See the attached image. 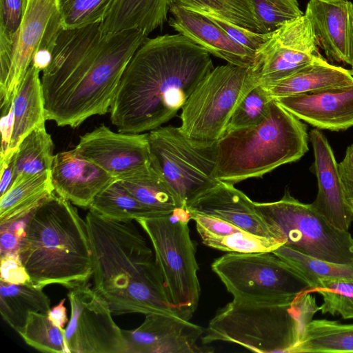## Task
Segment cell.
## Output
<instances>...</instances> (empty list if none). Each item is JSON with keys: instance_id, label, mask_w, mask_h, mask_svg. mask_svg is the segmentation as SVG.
Wrapping results in <instances>:
<instances>
[{"instance_id": "9", "label": "cell", "mask_w": 353, "mask_h": 353, "mask_svg": "<svg viewBox=\"0 0 353 353\" xmlns=\"http://www.w3.org/2000/svg\"><path fill=\"white\" fill-rule=\"evenodd\" d=\"M255 72L230 63L214 68L181 108V131L198 141H217L236 108L256 85Z\"/></svg>"}, {"instance_id": "31", "label": "cell", "mask_w": 353, "mask_h": 353, "mask_svg": "<svg viewBox=\"0 0 353 353\" xmlns=\"http://www.w3.org/2000/svg\"><path fill=\"white\" fill-rule=\"evenodd\" d=\"M140 202L150 209L170 214L181 206L161 173L151 166L141 174L120 181Z\"/></svg>"}, {"instance_id": "4", "label": "cell", "mask_w": 353, "mask_h": 353, "mask_svg": "<svg viewBox=\"0 0 353 353\" xmlns=\"http://www.w3.org/2000/svg\"><path fill=\"white\" fill-rule=\"evenodd\" d=\"M19 255L32 283L69 290L89 282L92 261L85 220L55 192L28 217Z\"/></svg>"}, {"instance_id": "49", "label": "cell", "mask_w": 353, "mask_h": 353, "mask_svg": "<svg viewBox=\"0 0 353 353\" xmlns=\"http://www.w3.org/2000/svg\"><path fill=\"white\" fill-rule=\"evenodd\" d=\"M352 211H353V208L352 207Z\"/></svg>"}, {"instance_id": "44", "label": "cell", "mask_w": 353, "mask_h": 353, "mask_svg": "<svg viewBox=\"0 0 353 353\" xmlns=\"http://www.w3.org/2000/svg\"><path fill=\"white\" fill-rule=\"evenodd\" d=\"M339 169L349 203L353 201V145L347 148L343 159L339 163Z\"/></svg>"}, {"instance_id": "39", "label": "cell", "mask_w": 353, "mask_h": 353, "mask_svg": "<svg viewBox=\"0 0 353 353\" xmlns=\"http://www.w3.org/2000/svg\"><path fill=\"white\" fill-rule=\"evenodd\" d=\"M257 20L270 32L304 13L296 0H251Z\"/></svg>"}, {"instance_id": "41", "label": "cell", "mask_w": 353, "mask_h": 353, "mask_svg": "<svg viewBox=\"0 0 353 353\" xmlns=\"http://www.w3.org/2000/svg\"><path fill=\"white\" fill-rule=\"evenodd\" d=\"M28 0H0V30L17 37Z\"/></svg>"}, {"instance_id": "1", "label": "cell", "mask_w": 353, "mask_h": 353, "mask_svg": "<svg viewBox=\"0 0 353 353\" xmlns=\"http://www.w3.org/2000/svg\"><path fill=\"white\" fill-rule=\"evenodd\" d=\"M147 38L137 29L106 34L101 23L62 29L41 77L46 120L74 128L110 112L127 65Z\"/></svg>"}, {"instance_id": "32", "label": "cell", "mask_w": 353, "mask_h": 353, "mask_svg": "<svg viewBox=\"0 0 353 353\" xmlns=\"http://www.w3.org/2000/svg\"><path fill=\"white\" fill-rule=\"evenodd\" d=\"M290 265L307 283L310 290L323 279L353 280V265L314 258L283 245L272 251Z\"/></svg>"}, {"instance_id": "11", "label": "cell", "mask_w": 353, "mask_h": 353, "mask_svg": "<svg viewBox=\"0 0 353 353\" xmlns=\"http://www.w3.org/2000/svg\"><path fill=\"white\" fill-rule=\"evenodd\" d=\"M211 268L238 300L288 302L310 290L305 280L272 252H228L216 259Z\"/></svg>"}, {"instance_id": "17", "label": "cell", "mask_w": 353, "mask_h": 353, "mask_svg": "<svg viewBox=\"0 0 353 353\" xmlns=\"http://www.w3.org/2000/svg\"><path fill=\"white\" fill-rule=\"evenodd\" d=\"M317 178L318 193L312 208L335 228L349 231L353 211L348 203L332 149L323 134L317 129L309 134Z\"/></svg>"}, {"instance_id": "15", "label": "cell", "mask_w": 353, "mask_h": 353, "mask_svg": "<svg viewBox=\"0 0 353 353\" xmlns=\"http://www.w3.org/2000/svg\"><path fill=\"white\" fill-rule=\"evenodd\" d=\"M74 149L119 181L135 176L151 166L148 133L116 132L101 125L81 135Z\"/></svg>"}, {"instance_id": "20", "label": "cell", "mask_w": 353, "mask_h": 353, "mask_svg": "<svg viewBox=\"0 0 353 353\" xmlns=\"http://www.w3.org/2000/svg\"><path fill=\"white\" fill-rule=\"evenodd\" d=\"M50 173L54 192L84 208H90L95 197L117 181L74 148L54 154Z\"/></svg>"}, {"instance_id": "45", "label": "cell", "mask_w": 353, "mask_h": 353, "mask_svg": "<svg viewBox=\"0 0 353 353\" xmlns=\"http://www.w3.org/2000/svg\"><path fill=\"white\" fill-rule=\"evenodd\" d=\"M0 167V196H1L10 188L14 179V155L11 159L1 162Z\"/></svg>"}, {"instance_id": "29", "label": "cell", "mask_w": 353, "mask_h": 353, "mask_svg": "<svg viewBox=\"0 0 353 353\" xmlns=\"http://www.w3.org/2000/svg\"><path fill=\"white\" fill-rule=\"evenodd\" d=\"M301 352H353V323L312 319L295 350Z\"/></svg>"}, {"instance_id": "10", "label": "cell", "mask_w": 353, "mask_h": 353, "mask_svg": "<svg viewBox=\"0 0 353 353\" xmlns=\"http://www.w3.org/2000/svg\"><path fill=\"white\" fill-rule=\"evenodd\" d=\"M258 212L276 229L285 245L304 254L330 262L353 265V237L335 228L310 205L288 191L277 201L254 202Z\"/></svg>"}, {"instance_id": "38", "label": "cell", "mask_w": 353, "mask_h": 353, "mask_svg": "<svg viewBox=\"0 0 353 353\" xmlns=\"http://www.w3.org/2000/svg\"><path fill=\"white\" fill-rule=\"evenodd\" d=\"M273 99L263 85H256L239 104L225 131L250 128L260 124L267 117Z\"/></svg>"}, {"instance_id": "25", "label": "cell", "mask_w": 353, "mask_h": 353, "mask_svg": "<svg viewBox=\"0 0 353 353\" xmlns=\"http://www.w3.org/2000/svg\"><path fill=\"white\" fill-rule=\"evenodd\" d=\"M172 0H120L101 22L102 30L114 33L137 29L148 36L168 21Z\"/></svg>"}, {"instance_id": "5", "label": "cell", "mask_w": 353, "mask_h": 353, "mask_svg": "<svg viewBox=\"0 0 353 353\" xmlns=\"http://www.w3.org/2000/svg\"><path fill=\"white\" fill-rule=\"evenodd\" d=\"M305 125L275 99L259 125L225 131L217 141L216 178L234 184L296 161L308 150Z\"/></svg>"}, {"instance_id": "48", "label": "cell", "mask_w": 353, "mask_h": 353, "mask_svg": "<svg viewBox=\"0 0 353 353\" xmlns=\"http://www.w3.org/2000/svg\"><path fill=\"white\" fill-rule=\"evenodd\" d=\"M349 203L353 208V201H349Z\"/></svg>"}, {"instance_id": "14", "label": "cell", "mask_w": 353, "mask_h": 353, "mask_svg": "<svg viewBox=\"0 0 353 353\" xmlns=\"http://www.w3.org/2000/svg\"><path fill=\"white\" fill-rule=\"evenodd\" d=\"M61 26L57 0H28L14 47L8 74L0 83L1 108L8 105L41 50L53 51Z\"/></svg>"}, {"instance_id": "3", "label": "cell", "mask_w": 353, "mask_h": 353, "mask_svg": "<svg viewBox=\"0 0 353 353\" xmlns=\"http://www.w3.org/2000/svg\"><path fill=\"white\" fill-rule=\"evenodd\" d=\"M92 261L93 289L114 315L162 314L190 319L171 305L154 254L132 221L85 216Z\"/></svg>"}, {"instance_id": "7", "label": "cell", "mask_w": 353, "mask_h": 353, "mask_svg": "<svg viewBox=\"0 0 353 353\" xmlns=\"http://www.w3.org/2000/svg\"><path fill=\"white\" fill-rule=\"evenodd\" d=\"M190 219L188 209L179 208L170 214L135 220L150 240L171 305L190 319L201 292L196 248L188 227Z\"/></svg>"}, {"instance_id": "43", "label": "cell", "mask_w": 353, "mask_h": 353, "mask_svg": "<svg viewBox=\"0 0 353 353\" xmlns=\"http://www.w3.org/2000/svg\"><path fill=\"white\" fill-rule=\"evenodd\" d=\"M29 216L18 221L0 225L1 256L9 252H19L26 235Z\"/></svg>"}, {"instance_id": "35", "label": "cell", "mask_w": 353, "mask_h": 353, "mask_svg": "<svg viewBox=\"0 0 353 353\" xmlns=\"http://www.w3.org/2000/svg\"><path fill=\"white\" fill-rule=\"evenodd\" d=\"M17 333L26 344L42 352L66 353L64 329L55 325L48 314L30 312Z\"/></svg>"}, {"instance_id": "30", "label": "cell", "mask_w": 353, "mask_h": 353, "mask_svg": "<svg viewBox=\"0 0 353 353\" xmlns=\"http://www.w3.org/2000/svg\"><path fill=\"white\" fill-rule=\"evenodd\" d=\"M89 209L106 219L119 221L167 214L154 211L143 204L119 180L99 193Z\"/></svg>"}, {"instance_id": "47", "label": "cell", "mask_w": 353, "mask_h": 353, "mask_svg": "<svg viewBox=\"0 0 353 353\" xmlns=\"http://www.w3.org/2000/svg\"><path fill=\"white\" fill-rule=\"evenodd\" d=\"M349 65H351L350 72L353 76V3H349V34H348Z\"/></svg>"}, {"instance_id": "26", "label": "cell", "mask_w": 353, "mask_h": 353, "mask_svg": "<svg viewBox=\"0 0 353 353\" xmlns=\"http://www.w3.org/2000/svg\"><path fill=\"white\" fill-rule=\"evenodd\" d=\"M54 192L50 170L14 181L1 196L0 225L28 216Z\"/></svg>"}, {"instance_id": "23", "label": "cell", "mask_w": 353, "mask_h": 353, "mask_svg": "<svg viewBox=\"0 0 353 353\" xmlns=\"http://www.w3.org/2000/svg\"><path fill=\"white\" fill-rule=\"evenodd\" d=\"M40 72L31 64L14 93L11 104L12 135L8 152L0 162L10 159L23 139L47 121Z\"/></svg>"}, {"instance_id": "8", "label": "cell", "mask_w": 353, "mask_h": 353, "mask_svg": "<svg viewBox=\"0 0 353 353\" xmlns=\"http://www.w3.org/2000/svg\"><path fill=\"white\" fill-rule=\"evenodd\" d=\"M148 135L151 164L183 208H188L220 181L215 176L217 141H194L172 125L160 126Z\"/></svg>"}, {"instance_id": "13", "label": "cell", "mask_w": 353, "mask_h": 353, "mask_svg": "<svg viewBox=\"0 0 353 353\" xmlns=\"http://www.w3.org/2000/svg\"><path fill=\"white\" fill-rule=\"evenodd\" d=\"M310 22L303 14L270 32L255 52L253 70L259 84L272 85L296 72L321 54Z\"/></svg>"}, {"instance_id": "42", "label": "cell", "mask_w": 353, "mask_h": 353, "mask_svg": "<svg viewBox=\"0 0 353 353\" xmlns=\"http://www.w3.org/2000/svg\"><path fill=\"white\" fill-rule=\"evenodd\" d=\"M0 259L1 281L17 285L32 283L19 252L6 253Z\"/></svg>"}, {"instance_id": "2", "label": "cell", "mask_w": 353, "mask_h": 353, "mask_svg": "<svg viewBox=\"0 0 353 353\" xmlns=\"http://www.w3.org/2000/svg\"><path fill=\"white\" fill-rule=\"evenodd\" d=\"M213 68L210 54L181 34L147 38L121 78L110 110L112 125L134 134L161 126Z\"/></svg>"}, {"instance_id": "12", "label": "cell", "mask_w": 353, "mask_h": 353, "mask_svg": "<svg viewBox=\"0 0 353 353\" xmlns=\"http://www.w3.org/2000/svg\"><path fill=\"white\" fill-rule=\"evenodd\" d=\"M71 313L64 329L67 352L126 353L122 330L90 283L69 290Z\"/></svg>"}, {"instance_id": "21", "label": "cell", "mask_w": 353, "mask_h": 353, "mask_svg": "<svg viewBox=\"0 0 353 353\" xmlns=\"http://www.w3.org/2000/svg\"><path fill=\"white\" fill-rule=\"evenodd\" d=\"M169 25L210 54L228 63L252 69L255 53L232 40L220 28L201 14L172 4Z\"/></svg>"}, {"instance_id": "19", "label": "cell", "mask_w": 353, "mask_h": 353, "mask_svg": "<svg viewBox=\"0 0 353 353\" xmlns=\"http://www.w3.org/2000/svg\"><path fill=\"white\" fill-rule=\"evenodd\" d=\"M299 119L321 129L353 126V84L275 99Z\"/></svg>"}, {"instance_id": "28", "label": "cell", "mask_w": 353, "mask_h": 353, "mask_svg": "<svg viewBox=\"0 0 353 353\" xmlns=\"http://www.w3.org/2000/svg\"><path fill=\"white\" fill-rule=\"evenodd\" d=\"M54 143L46 123L34 128L19 144L14 154V181L51 170ZM13 181V182H14Z\"/></svg>"}, {"instance_id": "37", "label": "cell", "mask_w": 353, "mask_h": 353, "mask_svg": "<svg viewBox=\"0 0 353 353\" xmlns=\"http://www.w3.org/2000/svg\"><path fill=\"white\" fill-rule=\"evenodd\" d=\"M317 292L323 297L322 314L340 315L344 319H353V280L323 279L310 293Z\"/></svg>"}, {"instance_id": "24", "label": "cell", "mask_w": 353, "mask_h": 353, "mask_svg": "<svg viewBox=\"0 0 353 353\" xmlns=\"http://www.w3.org/2000/svg\"><path fill=\"white\" fill-rule=\"evenodd\" d=\"M353 84L350 70L329 63L321 55L293 74L263 86L274 99Z\"/></svg>"}, {"instance_id": "40", "label": "cell", "mask_w": 353, "mask_h": 353, "mask_svg": "<svg viewBox=\"0 0 353 353\" xmlns=\"http://www.w3.org/2000/svg\"><path fill=\"white\" fill-rule=\"evenodd\" d=\"M195 12L205 16L220 28L232 40L254 53L266 41L270 34V32L259 33L252 31L211 12Z\"/></svg>"}, {"instance_id": "46", "label": "cell", "mask_w": 353, "mask_h": 353, "mask_svg": "<svg viewBox=\"0 0 353 353\" xmlns=\"http://www.w3.org/2000/svg\"><path fill=\"white\" fill-rule=\"evenodd\" d=\"M66 299H63L58 305L50 309L48 316L52 322L61 329H64L68 322L67 310L64 306Z\"/></svg>"}, {"instance_id": "34", "label": "cell", "mask_w": 353, "mask_h": 353, "mask_svg": "<svg viewBox=\"0 0 353 353\" xmlns=\"http://www.w3.org/2000/svg\"><path fill=\"white\" fill-rule=\"evenodd\" d=\"M172 3L194 12H211L252 31L268 33L257 20L251 0H172Z\"/></svg>"}, {"instance_id": "16", "label": "cell", "mask_w": 353, "mask_h": 353, "mask_svg": "<svg viewBox=\"0 0 353 353\" xmlns=\"http://www.w3.org/2000/svg\"><path fill=\"white\" fill-rule=\"evenodd\" d=\"M126 353H201L213 352L201 347L203 328L180 316L148 314L138 327L122 330Z\"/></svg>"}, {"instance_id": "22", "label": "cell", "mask_w": 353, "mask_h": 353, "mask_svg": "<svg viewBox=\"0 0 353 353\" xmlns=\"http://www.w3.org/2000/svg\"><path fill=\"white\" fill-rule=\"evenodd\" d=\"M348 0H309L304 14L307 18L327 58L349 64Z\"/></svg>"}, {"instance_id": "33", "label": "cell", "mask_w": 353, "mask_h": 353, "mask_svg": "<svg viewBox=\"0 0 353 353\" xmlns=\"http://www.w3.org/2000/svg\"><path fill=\"white\" fill-rule=\"evenodd\" d=\"M201 238L205 245L228 252H272L283 245L281 241L251 234L225 221L215 234Z\"/></svg>"}, {"instance_id": "36", "label": "cell", "mask_w": 353, "mask_h": 353, "mask_svg": "<svg viewBox=\"0 0 353 353\" xmlns=\"http://www.w3.org/2000/svg\"><path fill=\"white\" fill-rule=\"evenodd\" d=\"M120 0H57L63 29L101 23Z\"/></svg>"}, {"instance_id": "18", "label": "cell", "mask_w": 353, "mask_h": 353, "mask_svg": "<svg viewBox=\"0 0 353 353\" xmlns=\"http://www.w3.org/2000/svg\"><path fill=\"white\" fill-rule=\"evenodd\" d=\"M191 212L214 216L251 234L281 241L280 232L268 223L252 201L234 184L219 181L197 198L188 208Z\"/></svg>"}, {"instance_id": "6", "label": "cell", "mask_w": 353, "mask_h": 353, "mask_svg": "<svg viewBox=\"0 0 353 353\" xmlns=\"http://www.w3.org/2000/svg\"><path fill=\"white\" fill-rule=\"evenodd\" d=\"M308 321L301 294L288 302L250 301L233 299L210 320L204 345L225 341L261 353H295Z\"/></svg>"}, {"instance_id": "27", "label": "cell", "mask_w": 353, "mask_h": 353, "mask_svg": "<svg viewBox=\"0 0 353 353\" xmlns=\"http://www.w3.org/2000/svg\"><path fill=\"white\" fill-rule=\"evenodd\" d=\"M50 300L43 288L0 281V312L3 321L17 332L23 328L30 312L48 314Z\"/></svg>"}]
</instances>
